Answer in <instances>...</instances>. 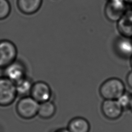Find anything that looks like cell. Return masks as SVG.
Listing matches in <instances>:
<instances>
[{
	"instance_id": "30bf717a",
	"label": "cell",
	"mask_w": 132,
	"mask_h": 132,
	"mask_svg": "<svg viewBox=\"0 0 132 132\" xmlns=\"http://www.w3.org/2000/svg\"><path fill=\"white\" fill-rule=\"evenodd\" d=\"M117 27L121 36L132 38V8L127 9L117 22Z\"/></svg>"
},
{
	"instance_id": "277c9868",
	"label": "cell",
	"mask_w": 132,
	"mask_h": 132,
	"mask_svg": "<svg viewBox=\"0 0 132 132\" xmlns=\"http://www.w3.org/2000/svg\"><path fill=\"white\" fill-rule=\"evenodd\" d=\"M18 49L11 41L3 39L0 40V68L4 69L16 59Z\"/></svg>"
},
{
	"instance_id": "ba28073f",
	"label": "cell",
	"mask_w": 132,
	"mask_h": 132,
	"mask_svg": "<svg viewBox=\"0 0 132 132\" xmlns=\"http://www.w3.org/2000/svg\"><path fill=\"white\" fill-rule=\"evenodd\" d=\"M101 111L105 117L113 120L122 116L123 108L117 100H104L101 105Z\"/></svg>"
},
{
	"instance_id": "7c38bea8",
	"label": "cell",
	"mask_w": 132,
	"mask_h": 132,
	"mask_svg": "<svg viewBox=\"0 0 132 132\" xmlns=\"http://www.w3.org/2000/svg\"><path fill=\"white\" fill-rule=\"evenodd\" d=\"M67 128L70 132H89L90 124L86 118L76 117L69 122Z\"/></svg>"
},
{
	"instance_id": "d6986e66",
	"label": "cell",
	"mask_w": 132,
	"mask_h": 132,
	"mask_svg": "<svg viewBox=\"0 0 132 132\" xmlns=\"http://www.w3.org/2000/svg\"><path fill=\"white\" fill-rule=\"evenodd\" d=\"M128 107L130 108V110L132 111V96H131V97H130V100Z\"/></svg>"
},
{
	"instance_id": "e0dca14e",
	"label": "cell",
	"mask_w": 132,
	"mask_h": 132,
	"mask_svg": "<svg viewBox=\"0 0 132 132\" xmlns=\"http://www.w3.org/2000/svg\"><path fill=\"white\" fill-rule=\"evenodd\" d=\"M126 82L128 86L132 89V71H130L127 75Z\"/></svg>"
},
{
	"instance_id": "44dd1931",
	"label": "cell",
	"mask_w": 132,
	"mask_h": 132,
	"mask_svg": "<svg viewBox=\"0 0 132 132\" xmlns=\"http://www.w3.org/2000/svg\"><path fill=\"white\" fill-rule=\"evenodd\" d=\"M130 65H131V67H132V56H131V57L130 58Z\"/></svg>"
},
{
	"instance_id": "4fadbf2b",
	"label": "cell",
	"mask_w": 132,
	"mask_h": 132,
	"mask_svg": "<svg viewBox=\"0 0 132 132\" xmlns=\"http://www.w3.org/2000/svg\"><path fill=\"white\" fill-rule=\"evenodd\" d=\"M34 82L32 79L27 75L14 82L18 95L22 97L29 95Z\"/></svg>"
},
{
	"instance_id": "52a82bcc",
	"label": "cell",
	"mask_w": 132,
	"mask_h": 132,
	"mask_svg": "<svg viewBox=\"0 0 132 132\" xmlns=\"http://www.w3.org/2000/svg\"><path fill=\"white\" fill-rule=\"evenodd\" d=\"M3 69L4 76L14 82L26 76V65L20 60L16 59Z\"/></svg>"
},
{
	"instance_id": "2e32d148",
	"label": "cell",
	"mask_w": 132,
	"mask_h": 132,
	"mask_svg": "<svg viewBox=\"0 0 132 132\" xmlns=\"http://www.w3.org/2000/svg\"><path fill=\"white\" fill-rule=\"evenodd\" d=\"M130 97H131V96L125 93L121 96H120L117 100L119 101L121 105L124 108L125 107L129 106Z\"/></svg>"
},
{
	"instance_id": "8992f818",
	"label": "cell",
	"mask_w": 132,
	"mask_h": 132,
	"mask_svg": "<svg viewBox=\"0 0 132 132\" xmlns=\"http://www.w3.org/2000/svg\"><path fill=\"white\" fill-rule=\"evenodd\" d=\"M29 95L40 104L51 100L53 92L47 82L39 80L34 82Z\"/></svg>"
},
{
	"instance_id": "6da1fadb",
	"label": "cell",
	"mask_w": 132,
	"mask_h": 132,
	"mask_svg": "<svg viewBox=\"0 0 132 132\" xmlns=\"http://www.w3.org/2000/svg\"><path fill=\"white\" fill-rule=\"evenodd\" d=\"M125 93V85L121 79L117 77L107 79L99 88V93L104 100H118Z\"/></svg>"
},
{
	"instance_id": "ac0fdd59",
	"label": "cell",
	"mask_w": 132,
	"mask_h": 132,
	"mask_svg": "<svg viewBox=\"0 0 132 132\" xmlns=\"http://www.w3.org/2000/svg\"><path fill=\"white\" fill-rule=\"evenodd\" d=\"M54 132H70V131L68 129V128H59Z\"/></svg>"
},
{
	"instance_id": "8fae6325",
	"label": "cell",
	"mask_w": 132,
	"mask_h": 132,
	"mask_svg": "<svg viewBox=\"0 0 132 132\" xmlns=\"http://www.w3.org/2000/svg\"><path fill=\"white\" fill-rule=\"evenodd\" d=\"M43 0H16L19 11L26 15L35 14L40 9Z\"/></svg>"
},
{
	"instance_id": "7a4b0ae2",
	"label": "cell",
	"mask_w": 132,
	"mask_h": 132,
	"mask_svg": "<svg viewBox=\"0 0 132 132\" xmlns=\"http://www.w3.org/2000/svg\"><path fill=\"white\" fill-rule=\"evenodd\" d=\"M40 104L31 96H22L16 104V111L22 119L29 120L38 114Z\"/></svg>"
},
{
	"instance_id": "3957f363",
	"label": "cell",
	"mask_w": 132,
	"mask_h": 132,
	"mask_svg": "<svg viewBox=\"0 0 132 132\" xmlns=\"http://www.w3.org/2000/svg\"><path fill=\"white\" fill-rule=\"evenodd\" d=\"M18 96L14 82L6 77H0V106L12 104Z\"/></svg>"
},
{
	"instance_id": "9a60e30c",
	"label": "cell",
	"mask_w": 132,
	"mask_h": 132,
	"mask_svg": "<svg viewBox=\"0 0 132 132\" xmlns=\"http://www.w3.org/2000/svg\"><path fill=\"white\" fill-rule=\"evenodd\" d=\"M11 10V5L8 0H0V20H3L8 18Z\"/></svg>"
},
{
	"instance_id": "5b68a950",
	"label": "cell",
	"mask_w": 132,
	"mask_h": 132,
	"mask_svg": "<svg viewBox=\"0 0 132 132\" xmlns=\"http://www.w3.org/2000/svg\"><path fill=\"white\" fill-rule=\"evenodd\" d=\"M126 5L123 0H107L104 8L105 16L111 22H117L127 10Z\"/></svg>"
},
{
	"instance_id": "9c48e42d",
	"label": "cell",
	"mask_w": 132,
	"mask_h": 132,
	"mask_svg": "<svg viewBox=\"0 0 132 132\" xmlns=\"http://www.w3.org/2000/svg\"><path fill=\"white\" fill-rule=\"evenodd\" d=\"M113 49L119 57L130 59L132 56V38L122 36L118 37L113 43Z\"/></svg>"
},
{
	"instance_id": "ffe728a7",
	"label": "cell",
	"mask_w": 132,
	"mask_h": 132,
	"mask_svg": "<svg viewBox=\"0 0 132 132\" xmlns=\"http://www.w3.org/2000/svg\"><path fill=\"white\" fill-rule=\"evenodd\" d=\"M127 4L132 5V0H123Z\"/></svg>"
},
{
	"instance_id": "5bb4252c",
	"label": "cell",
	"mask_w": 132,
	"mask_h": 132,
	"mask_svg": "<svg viewBox=\"0 0 132 132\" xmlns=\"http://www.w3.org/2000/svg\"><path fill=\"white\" fill-rule=\"evenodd\" d=\"M56 111V105L50 100L40 104L38 115L42 119H48L54 116Z\"/></svg>"
}]
</instances>
